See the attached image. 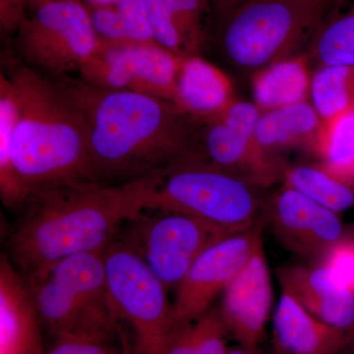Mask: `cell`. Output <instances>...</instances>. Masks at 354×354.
<instances>
[{"mask_svg":"<svg viewBox=\"0 0 354 354\" xmlns=\"http://www.w3.org/2000/svg\"><path fill=\"white\" fill-rule=\"evenodd\" d=\"M53 80L81 121L100 183H132L198 155L200 121L174 102L80 77Z\"/></svg>","mask_w":354,"mask_h":354,"instance_id":"obj_1","label":"cell"},{"mask_svg":"<svg viewBox=\"0 0 354 354\" xmlns=\"http://www.w3.org/2000/svg\"><path fill=\"white\" fill-rule=\"evenodd\" d=\"M9 239L11 263L27 283L76 254L97 252L142 211L139 181L120 185L81 180L32 192Z\"/></svg>","mask_w":354,"mask_h":354,"instance_id":"obj_2","label":"cell"},{"mask_svg":"<svg viewBox=\"0 0 354 354\" xmlns=\"http://www.w3.org/2000/svg\"><path fill=\"white\" fill-rule=\"evenodd\" d=\"M3 64L17 100L11 160L29 196L51 184L97 181L81 121L57 83L12 55Z\"/></svg>","mask_w":354,"mask_h":354,"instance_id":"obj_3","label":"cell"},{"mask_svg":"<svg viewBox=\"0 0 354 354\" xmlns=\"http://www.w3.org/2000/svg\"><path fill=\"white\" fill-rule=\"evenodd\" d=\"M139 183L142 211L186 214L230 234L257 227L263 209L259 187L199 157L184 158Z\"/></svg>","mask_w":354,"mask_h":354,"instance_id":"obj_4","label":"cell"},{"mask_svg":"<svg viewBox=\"0 0 354 354\" xmlns=\"http://www.w3.org/2000/svg\"><path fill=\"white\" fill-rule=\"evenodd\" d=\"M334 0H245L221 15L220 44L235 66L255 72L293 57Z\"/></svg>","mask_w":354,"mask_h":354,"instance_id":"obj_5","label":"cell"},{"mask_svg":"<svg viewBox=\"0 0 354 354\" xmlns=\"http://www.w3.org/2000/svg\"><path fill=\"white\" fill-rule=\"evenodd\" d=\"M27 285L39 319L55 337L86 332L108 337L115 330L104 250L65 258Z\"/></svg>","mask_w":354,"mask_h":354,"instance_id":"obj_6","label":"cell"},{"mask_svg":"<svg viewBox=\"0 0 354 354\" xmlns=\"http://www.w3.org/2000/svg\"><path fill=\"white\" fill-rule=\"evenodd\" d=\"M106 290L118 322L134 334V354H162L174 328L169 290L137 254L115 239L104 250Z\"/></svg>","mask_w":354,"mask_h":354,"instance_id":"obj_7","label":"cell"},{"mask_svg":"<svg viewBox=\"0 0 354 354\" xmlns=\"http://www.w3.org/2000/svg\"><path fill=\"white\" fill-rule=\"evenodd\" d=\"M100 39L81 0H50L31 8L16 31L21 62L50 79L80 72Z\"/></svg>","mask_w":354,"mask_h":354,"instance_id":"obj_8","label":"cell"},{"mask_svg":"<svg viewBox=\"0 0 354 354\" xmlns=\"http://www.w3.org/2000/svg\"><path fill=\"white\" fill-rule=\"evenodd\" d=\"M232 234L196 216L143 209L125 221L116 239L137 254L169 291L176 290L207 248Z\"/></svg>","mask_w":354,"mask_h":354,"instance_id":"obj_9","label":"cell"},{"mask_svg":"<svg viewBox=\"0 0 354 354\" xmlns=\"http://www.w3.org/2000/svg\"><path fill=\"white\" fill-rule=\"evenodd\" d=\"M260 114L255 104L234 100L223 113L199 120V158L257 187L283 180L286 167L256 138Z\"/></svg>","mask_w":354,"mask_h":354,"instance_id":"obj_10","label":"cell"},{"mask_svg":"<svg viewBox=\"0 0 354 354\" xmlns=\"http://www.w3.org/2000/svg\"><path fill=\"white\" fill-rule=\"evenodd\" d=\"M183 59L156 41L100 39L79 74L95 87L144 93L174 102Z\"/></svg>","mask_w":354,"mask_h":354,"instance_id":"obj_11","label":"cell"},{"mask_svg":"<svg viewBox=\"0 0 354 354\" xmlns=\"http://www.w3.org/2000/svg\"><path fill=\"white\" fill-rule=\"evenodd\" d=\"M261 246L262 234L257 225L207 248L174 290V326L194 323L207 313L215 298L225 291Z\"/></svg>","mask_w":354,"mask_h":354,"instance_id":"obj_12","label":"cell"},{"mask_svg":"<svg viewBox=\"0 0 354 354\" xmlns=\"http://www.w3.org/2000/svg\"><path fill=\"white\" fill-rule=\"evenodd\" d=\"M266 215L279 243L311 263L348 236L337 213L286 185L268 203Z\"/></svg>","mask_w":354,"mask_h":354,"instance_id":"obj_13","label":"cell"},{"mask_svg":"<svg viewBox=\"0 0 354 354\" xmlns=\"http://www.w3.org/2000/svg\"><path fill=\"white\" fill-rule=\"evenodd\" d=\"M272 304V288L264 247L261 246L223 292L221 320L239 344L258 346Z\"/></svg>","mask_w":354,"mask_h":354,"instance_id":"obj_14","label":"cell"},{"mask_svg":"<svg viewBox=\"0 0 354 354\" xmlns=\"http://www.w3.org/2000/svg\"><path fill=\"white\" fill-rule=\"evenodd\" d=\"M277 276L288 293L319 320L346 332L354 330V295L337 285L316 263L281 266Z\"/></svg>","mask_w":354,"mask_h":354,"instance_id":"obj_15","label":"cell"},{"mask_svg":"<svg viewBox=\"0 0 354 354\" xmlns=\"http://www.w3.org/2000/svg\"><path fill=\"white\" fill-rule=\"evenodd\" d=\"M39 319L27 281L4 256L0 264V354H41Z\"/></svg>","mask_w":354,"mask_h":354,"instance_id":"obj_16","label":"cell"},{"mask_svg":"<svg viewBox=\"0 0 354 354\" xmlns=\"http://www.w3.org/2000/svg\"><path fill=\"white\" fill-rule=\"evenodd\" d=\"M156 43L180 58L197 57L206 43L213 0H145Z\"/></svg>","mask_w":354,"mask_h":354,"instance_id":"obj_17","label":"cell"},{"mask_svg":"<svg viewBox=\"0 0 354 354\" xmlns=\"http://www.w3.org/2000/svg\"><path fill=\"white\" fill-rule=\"evenodd\" d=\"M353 332L319 320L283 291L274 315V354H337Z\"/></svg>","mask_w":354,"mask_h":354,"instance_id":"obj_18","label":"cell"},{"mask_svg":"<svg viewBox=\"0 0 354 354\" xmlns=\"http://www.w3.org/2000/svg\"><path fill=\"white\" fill-rule=\"evenodd\" d=\"M227 76L199 55L184 58L178 77L174 104L197 120L223 113L234 102Z\"/></svg>","mask_w":354,"mask_h":354,"instance_id":"obj_19","label":"cell"},{"mask_svg":"<svg viewBox=\"0 0 354 354\" xmlns=\"http://www.w3.org/2000/svg\"><path fill=\"white\" fill-rule=\"evenodd\" d=\"M323 121L311 102H302L261 113L255 128L263 149L274 156L286 149L308 147L313 151Z\"/></svg>","mask_w":354,"mask_h":354,"instance_id":"obj_20","label":"cell"},{"mask_svg":"<svg viewBox=\"0 0 354 354\" xmlns=\"http://www.w3.org/2000/svg\"><path fill=\"white\" fill-rule=\"evenodd\" d=\"M308 62V57H291L254 73V99L261 113L308 100L312 78Z\"/></svg>","mask_w":354,"mask_h":354,"instance_id":"obj_21","label":"cell"},{"mask_svg":"<svg viewBox=\"0 0 354 354\" xmlns=\"http://www.w3.org/2000/svg\"><path fill=\"white\" fill-rule=\"evenodd\" d=\"M308 58L354 67V0H334L310 39Z\"/></svg>","mask_w":354,"mask_h":354,"instance_id":"obj_22","label":"cell"},{"mask_svg":"<svg viewBox=\"0 0 354 354\" xmlns=\"http://www.w3.org/2000/svg\"><path fill=\"white\" fill-rule=\"evenodd\" d=\"M17 118V100L12 83L0 73V196L4 206L22 208L29 198L10 156L11 139Z\"/></svg>","mask_w":354,"mask_h":354,"instance_id":"obj_23","label":"cell"},{"mask_svg":"<svg viewBox=\"0 0 354 354\" xmlns=\"http://www.w3.org/2000/svg\"><path fill=\"white\" fill-rule=\"evenodd\" d=\"M283 183L335 213L354 206V185L333 176L320 165L286 167Z\"/></svg>","mask_w":354,"mask_h":354,"instance_id":"obj_24","label":"cell"},{"mask_svg":"<svg viewBox=\"0 0 354 354\" xmlns=\"http://www.w3.org/2000/svg\"><path fill=\"white\" fill-rule=\"evenodd\" d=\"M313 152L324 169L354 185V111L323 123Z\"/></svg>","mask_w":354,"mask_h":354,"instance_id":"obj_25","label":"cell"},{"mask_svg":"<svg viewBox=\"0 0 354 354\" xmlns=\"http://www.w3.org/2000/svg\"><path fill=\"white\" fill-rule=\"evenodd\" d=\"M310 97L323 123L354 111V67L319 66L311 78Z\"/></svg>","mask_w":354,"mask_h":354,"instance_id":"obj_26","label":"cell"},{"mask_svg":"<svg viewBox=\"0 0 354 354\" xmlns=\"http://www.w3.org/2000/svg\"><path fill=\"white\" fill-rule=\"evenodd\" d=\"M316 264L320 265L337 286L354 295V241L351 236L330 246Z\"/></svg>","mask_w":354,"mask_h":354,"instance_id":"obj_27","label":"cell"},{"mask_svg":"<svg viewBox=\"0 0 354 354\" xmlns=\"http://www.w3.org/2000/svg\"><path fill=\"white\" fill-rule=\"evenodd\" d=\"M195 354H227L228 332L218 311H209L194 322Z\"/></svg>","mask_w":354,"mask_h":354,"instance_id":"obj_28","label":"cell"},{"mask_svg":"<svg viewBox=\"0 0 354 354\" xmlns=\"http://www.w3.org/2000/svg\"><path fill=\"white\" fill-rule=\"evenodd\" d=\"M116 4L120 11L128 41L140 43L156 41L145 0H122Z\"/></svg>","mask_w":354,"mask_h":354,"instance_id":"obj_29","label":"cell"},{"mask_svg":"<svg viewBox=\"0 0 354 354\" xmlns=\"http://www.w3.org/2000/svg\"><path fill=\"white\" fill-rule=\"evenodd\" d=\"M28 0H0L1 36L16 32L27 16Z\"/></svg>","mask_w":354,"mask_h":354,"instance_id":"obj_30","label":"cell"},{"mask_svg":"<svg viewBox=\"0 0 354 354\" xmlns=\"http://www.w3.org/2000/svg\"><path fill=\"white\" fill-rule=\"evenodd\" d=\"M57 341L48 354H86L90 342L95 337H106L104 335L86 332L67 333L57 335Z\"/></svg>","mask_w":354,"mask_h":354,"instance_id":"obj_31","label":"cell"},{"mask_svg":"<svg viewBox=\"0 0 354 354\" xmlns=\"http://www.w3.org/2000/svg\"><path fill=\"white\" fill-rule=\"evenodd\" d=\"M162 354H195L194 323L174 326Z\"/></svg>","mask_w":354,"mask_h":354,"instance_id":"obj_32","label":"cell"},{"mask_svg":"<svg viewBox=\"0 0 354 354\" xmlns=\"http://www.w3.org/2000/svg\"><path fill=\"white\" fill-rule=\"evenodd\" d=\"M86 354H118L106 344V337H95L88 344Z\"/></svg>","mask_w":354,"mask_h":354,"instance_id":"obj_33","label":"cell"},{"mask_svg":"<svg viewBox=\"0 0 354 354\" xmlns=\"http://www.w3.org/2000/svg\"><path fill=\"white\" fill-rule=\"evenodd\" d=\"M243 1L245 0H213V6L214 9H216L221 15H223Z\"/></svg>","mask_w":354,"mask_h":354,"instance_id":"obj_34","label":"cell"},{"mask_svg":"<svg viewBox=\"0 0 354 354\" xmlns=\"http://www.w3.org/2000/svg\"><path fill=\"white\" fill-rule=\"evenodd\" d=\"M227 354H264L258 346H239L230 348Z\"/></svg>","mask_w":354,"mask_h":354,"instance_id":"obj_35","label":"cell"},{"mask_svg":"<svg viewBox=\"0 0 354 354\" xmlns=\"http://www.w3.org/2000/svg\"><path fill=\"white\" fill-rule=\"evenodd\" d=\"M81 1L87 6H102L116 4L122 0H81Z\"/></svg>","mask_w":354,"mask_h":354,"instance_id":"obj_36","label":"cell"},{"mask_svg":"<svg viewBox=\"0 0 354 354\" xmlns=\"http://www.w3.org/2000/svg\"><path fill=\"white\" fill-rule=\"evenodd\" d=\"M348 354H354V330L351 334V339H349L348 346L346 348Z\"/></svg>","mask_w":354,"mask_h":354,"instance_id":"obj_37","label":"cell"},{"mask_svg":"<svg viewBox=\"0 0 354 354\" xmlns=\"http://www.w3.org/2000/svg\"><path fill=\"white\" fill-rule=\"evenodd\" d=\"M50 1V0H28V7L30 9L39 6V4L44 3V2Z\"/></svg>","mask_w":354,"mask_h":354,"instance_id":"obj_38","label":"cell"},{"mask_svg":"<svg viewBox=\"0 0 354 354\" xmlns=\"http://www.w3.org/2000/svg\"><path fill=\"white\" fill-rule=\"evenodd\" d=\"M351 239H353V241H354V228H353V234H351Z\"/></svg>","mask_w":354,"mask_h":354,"instance_id":"obj_39","label":"cell"}]
</instances>
